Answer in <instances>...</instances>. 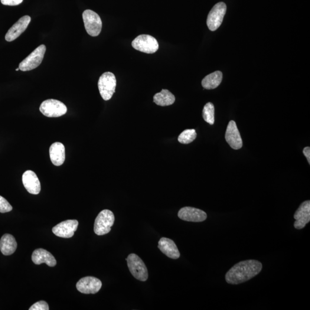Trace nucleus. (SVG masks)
Here are the masks:
<instances>
[{
	"mask_svg": "<svg viewBox=\"0 0 310 310\" xmlns=\"http://www.w3.org/2000/svg\"><path fill=\"white\" fill-rule=\"evenodd\" d=\"M132 47L136 50L146 54H153L159 49L157 40L151 35H140L134 39Z\"/></svg>",
	"mask_w": 310,
	"mask_h": 310,
	"instance_id": "obj_7",
	"label": "nucleus"
},
{
	"mask_svg": "<svg viewBox=\"0 0 310 310\" xmlns=\"http://www.w3.org/2000/svg\"><path fill=\"white\" fill-rule=\"evenodd\" d=\"M223 80V73L220 71L214 72L206 76L202 81V85L206 89H214L217 88Z\"/></svg>",
	"mask_w": 310,
	"mask_h": 310,
	"instance_id": "obj_21",
	"label": "nucleus"
},
{
	"mask_svg": "<svg viewBox=\"0 0 310 310\" xmlns=\"http://www.w3.org/2000/svg\"><path fill=\"white\" fill-rule=\"evenodd\" d=\"M115 220V215L112 211L109 210L101 211L97 215L94 223V233L98 236H103L109 233Z\"/></svg>",
	"mask_w": 310,
	"mask_h": 310,
	"instance_id": "obj_2",
	"label": "nucleus"
},
{
	"mask_svg": "<svg viewBox=\"0 0 310 310\" xmlns=\"http://www.w3.org/2000/svg\"><path fill=\"white\" fill-rule=\"evenodd\" d=\"M227 12V5L223 2L217 3L211 9L207 19L208 29L214 31L220 27Z\"/></svg>",
	"mask_w": 310,
	"mask_h": 310,
	"instance_id": "obj_9",
	"label": "nucleus"
},
{
	"mask_svg": "<svg viewBox=\"0 0 310 310\" xmlns=\"http://www.w3.org/2000/svg\"><path fill=\"white\" fill-rule=\"evenodd\" d=\"M29 310H49V306L46 302L41 301L34 303Z\"/></svg>",
	"mask_w": 310,
	"mask_h": 310,
	"instance_id": "obj_26",
	"label": "nucleus"
},
{
	"mask_svg": "<svg viewBox=\"0 0 310 310\" xmlns=\"http://www.w3.org/2000/svg\"><path fill=\"white\" fill-rule=\"evenodd\" d=\"M23 0H1L3 5L9 6H16L21 4Z\"/></svg>",
	"mask_w": 310,
	"mask_h": 310,
	"instance_id": "obj_27",
	"label": "nucleus"
},
{
	"mask_svg": "<svg viewBox=\"0 0 310 310\" xmlns=\"http://www.w3.org/2000/svg\"><path fill=\"white\" fill-rule=\"evenodd\" d=\"M31 21L30 16H22L9 29L5 35V40L7 41H12L18 38L27 29Z\"/></svg>",
	"mask_w": 310,
	"mask_h": 310,
	"instance_id": "obj_14",
	"label": "nucleus"
},
{
	"mask_svg": "<svg viewBox=\"0 0 310 310\" xmlns=\"http://www.w3.org/2000/svg\"><path fill=\"white\" fill-rule=\"evenodd\" d=\"M78 227V222L69 220L62 222L53 228V232L57 236L69 239L74 236Z\"/></svg>",
	"mask_w": 310,
	"mask_h": 310,
	"instance_id": "obj_12",
	"label": "nucleus"
},
{
	"mask_svg": "<svg viewBox=\"0 0 310 310\" xmlns=\"http://www.w3.org/2000/svg\"><path fill=\"white\" fill-rule=\"evenodd\" d=\"M117 84L115 74L111 72L104 73L100 78L98 86L101 97L105 101L112 99L113 94L115 93Z\"/></svg>",
	"mask_w": 310,
	"mask_h": 310,
	"instance_id": "obj_4",
	"label": "nucleus"
},
{
	"mask_svg": "<svg viewBox=\"0 0 310 310\" xmlns=\"http://www.w3.org/2000/svg\"><path fill=\"white\" fill-rule=\"evenodd\" d=\"M303 152L304 153L307 159H308L309 164H310V148L309 146L305 147L304 149H303Z\"/></svg>",
	"mask_w": 310,
	"mask_h": 310,
	"instance_id": "obj_28",
	"label": "nucleus"
},
{
	"mask_svg": "<svg viewBox=\"0 0 310 310\" xmlns=\"http://www.w3.org/2000/svg\"><path fill=\"white\" fill-rule=\"evenodd\" d=\"M50 156L51 162L56 166L63 164L65 161V148L63 144L54 143L50 148Z\"/></svg>",
	"mask_w": 310,
	"mask_h": 310,
	"instance_id": "obj_19",
	"label": "nucleus"
},
{
	"mask_svg": "<svg viewBox=\"0 0 310 310\" xmlns=\"http://www.w3.org/2000/svg\"><path fill=\"white\" fill-rule=\"evenodd\" d=\"M175 97L170 91L163 89L161 92L156 93L153 97V102L156 105L161 106H166L172 105L175 103Z\"/></svg>",
	"mask_w": 310,
	"mask_h": 310,
	"instance_id": "obj_22",
	"label": "nucleus"
},
{
	"mask_svg": "<svg viewBox=\"0 0 310 310\" xmlns=\"http://www.w3.org/2000/svg\"><path fill=\"white\" fill-rule=\"evenodd\" d=\"M197 134L195 129H186L178 137V142L184 145H187L194 141Z\"/></svg>",
	"mask_w": 310,
	"mask_h": 310,
	"instance_id": "obj_23",
	"label": "nucleus"
},
{
	"mask_svg": "<svg viewBox=\"0 0 310 310\" xmlns=\"http://www.w3.org/2000/svg\"><path fill=\"white\" fill-rule=\"evenodd\" d=\"M32 262L37 265H40L42 263H45L49 267L56 266L57 260L50 252L41 248L34 251L32 255Z\"/></svg>",
	"mask_w": 310,
	"mask_h": 310,
	"instance_id": "obj_18",
	"label": "nucleus"
},
{
	"mask_svg": "<svg viewBox=\"0 0 310 310\" xmlns=\"http://www.w3.org/2000/svg\"><path fill=\"white\" fill-rule=\"evenodd\" d=\"M296 221L294 223V227L296 229H302L306 227V225L310 221V201L303 202L296 210L293 216Z\"/></svg>",
	"mask_w": 310,
	"mask_h": 310,
	"instance_id": "obj_13",
	"label": "nucleus"
},
{
	"mask_svg": "<svg viewBox=\"0 0 310 310\" xmlns=\"http://www.w3.org/2000/svg\"><path fill=\"white\" fill-rule=\"evenodd\" d=\"M84 27L91 37H97L102 30L103 22L100 16L95 12L87 9L83 14Z\"/></svg>",
	"mask_w": 310,
	"mask_h": 310,
	"instance_id": "obj_5",
	"label": "nucleus"
},
{
	"mask_svg": "<svg viewBox=\"0 0 310 310\" xmlns=\"http://www.w3.org/2000/svg\"><path fill=\"white\" fill-rule=\"evenodd\" d=\"M158 248L165 255L172 259H178L180 257L177 245L171 239L162 237L158 243Z\"/></svg>",
	"mask_w": 310,
	"mask_h": 310,
	"instance_id": "obj_17",
	"label": "nucleus"
},
{
	"mask_svg": "<svg viewBox=\"0 0 310 310\" xmlns=\"http://www.w3.org/2000/svg\"><path fill=\"white\" fill-rule=\"evenodd\" d=\"M40 111L45 116L59 117L64 115L67 112V108L61 101L50 99L45 100L41 103Z\"/></svg>",
	"mask_w": 310,
	"mask_h": 310,
	"instance_id": "obj_8",
	"label": "nucleus"
},
{
	"mask_svg": "<svg viewBox=\"0 0 310 310\" xmlns=\"http://www.w3.org/2000/svg\"><path fill=\"white\" fill-rule=\"evenodd\" d=\"M77 289L80 292L85 294H94L102 287V282L95 277H83L77 283Z\"/></svg>",
	"mask_w": 310,
	"mask_h": 310,
	"instance_id": "obj_10",
	"label": "nucleus"
},
{
	"mask_svg": "<svg viewBox=\"0 0 310 310\" xmlns=\"http://www.w3.org/2000/svg\"><path fill=\"white\" fill-rule=\"evenodd\" d=\"M17 247V242L11 234H5L0 240V250L4 255H11L15 253Z\"/></svg>",
	"mask_w": 310,
	"mask_h": 310,
	"instance_id": "obj_20",
	"label": "nucleus"
},
{
	"mask_svg": "<svg viewBox=\"0 0 310 310\" xmlns=\"http://www.w3.org/2000/svg\"><path fill=\"white\" fill-rule=\"evenodd\" d=\"M126 261L130 272L135 278L142 282L147 280V268L140 257L135 253H131L128 256Z\"/></svg>",
	"mask_w": 310,
	"mask_h": 310,
	"instance_id": "obj_3",
	"label": "nucleus"
},
{
	"mask_svg": "<svg viewBox=\"0 0 310 310\" xmlns=\"http://www.w3.org/2000/svg\"><path fill=\"white\" fill-rule=\"evenodd\" d=\"M22 181L24 187L29 193L37 195L41 192V183L34 171H25L22 175Z\"/></svg>",
	"mask_w": 310,
	"mask_h": 310,
	"instance_id": "obj_16",
	"label": "nucleus"
},
{
	"mask_svg": "<svg viewBox=\"0 0 310 310\" xmlns=\"http://www.w3.org/2000/svg\"><path fill=\"white\" fill-rule=\"evenodd\" d=\"M225 139L229 145L234 149H239L242 148L243 140L238 129L236 123L234 121H230L228 124Z\"/></svg>",
	"mask_w": 310,
	"mask_h": 310,
	"instance_id": "obj_15",
	"label": "nucleus"
},
{
	"mask_svg": "<svg viewBox=\"0 0 310 310\" xmlns=\"http://www.w3.org/2000/svg\"><path fill=\"white\" fill-rule=\"evenodd\" d=\"M262 264L259 261H243L230 269L225 275V280L230 285H239L257 276L262 271Z\"/></svg>",
	"mask_w": 310,
	"mask_h": 310,
	"instance_id": "obj_1",
	"label": "nucleus"
},
{
	"mask_svg": "<svg viewBox=\"0 0 310 310\" xmlns=\"http://www.w3.org/2000/svg\"><path fill=\"white\" fill-rule=\"evenodd\" d=\"M12 206L10 205L7 200L0 196V213H8V212L12 211Z\"/></svg>",
	"mask_w": 310,
	"mask_h": 310,
	"instance_id": "obj_25",
	"label": "nucleus"
},
{
	"mask_svg": "<svg viewBox=\"0 0 310 310\" xmlns=\"http://www.w3.org/2000/svg\"><path fill=\"white\" fill-rule=\"evenodd\" d=\"M215 109L213 103H208L206 104L203 109V117L206 122L213 125L215 122Z\"/></svg>",
	"mask_w": 310,
	"mask_h": 310,
	"instance_id": "obj_24",
	"label": "nucleus"
},
{
	"mask_svg": "<svg viewBox=\"0 0 310 310\" xmlns=\"http://www.w3.org/2000/svg\"><path fill=\"white\" fill-rule=\"evenodd\" d=\"M19 70H20V69H19V67L17 68V69H16V71H19Z\"/></svg>",
	"mask_w": 310,
	"mask_h": 310,
	"instance_id": "obj_29",
	"label": "nucleus"
},
{
	"mask_svg": "<svg viewBox=\"0 0 310 310\" xmlns=\"http://www.w3.org/2000/svg\"><path fill=\"white\" fill-rule=\"evenodd\" d=\"M180 219L193 223H201L207 219V214L203 210L192 207H184L178 212Z\"/></svg>",
	"mask_w": 310,
	"mask_h": 310,
	"instance_id": "obj_11",
	"label": "nucleus"
},
{
	"mask_svg": "<svg viewBox=\"0 0 310 310\" xmlns=\"http://www.w3.org/2000/svg\"><path fill=\"white\" fill-rule=\"evenodd\" d=\"M45 51V45H41L19 64V69L22 71H28L37 68L43 61Z\"/></svg>",
	"mask_w": 310,
	"mask_h": 310,
	"instance_id": "obj_6",
	"label": "nucleus"
}]
</instances>
